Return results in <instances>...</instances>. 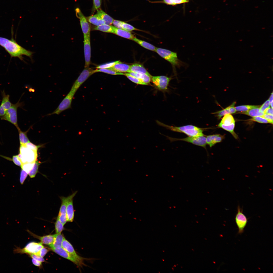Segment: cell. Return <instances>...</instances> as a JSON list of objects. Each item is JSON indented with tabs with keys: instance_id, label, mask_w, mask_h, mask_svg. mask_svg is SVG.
<instances>
[{
	"instance_id": "obj_32",
	"label": "cell",
	"mask_w": 273,
	"mask_h": 273,
	"mask_svg": "<svg viewBox=\"0 0 273 273\" xmlns=\"http://www.w3.org/2000/svg\"><path fill=\"white\" fill-rule=\"evenodd\" d=\"M114 27L113 26L104 24L97 26L94 28V30L105 32L113 33Z\"/></svg>"
},
{
	"instance_id": "obj_41",
	"label": "cell",
	"mask_w": 273,
	"mask_h": 273,
	"mask_svg": "<svg viewBox=\"0 0 273 273\" xmlns=\"http://www.w3.org/2000/svg\"><path fill=\"white\" fill-rule=\"evenodd\" d=\"M119 61H117L99 65L97 66L96 68L98 69H108L112 67L116 64L118 63Z\"/></svg>"
},
{
	"instance_id": "obj_31",
	"label": "cell",
	"mask_w": 273,
	"mask_h": 273,
	"mask_svg": "<svg viewBox=\"0 0 273 273\" xmlns=\"http://www.w3.org/2000/svg\"><path fill=\"white\" fill-rule=\"evenodd\" d=\"M235 123V120L231 114H228L224 116L219 123L225 126H228Z\"/></svg>"
},
{
	"instance_id": "obj_9",
	"label": "cell",
	"mask_w": 273,
	"mask_h": 273,
	"mask_svg": "<svg viewBox=\"0 0 273 273\" xmlns=\"http://www.w3.org/2000/svg\"><path fill=\"white\" fill-rule=\"evenodd\" d=\"M171 142L182 141L191 143L194 145L206 148V137L204 136L198 137L189 136L184 138L178 139L165 136Z\"/></svg>"
},
{
	"instance_id": "obj_18",
	"label": "cell",
	"mask_w": 273,
	"mask_h": 273,
	"mask_svg": "<svg viewBox=\"0 0 273 273\" xmlns=\"http://www.w3.org/2000/svg\"><path fill=\"white\" fill-rule=\"evenodd\" d=\"M28 231L32 236L39 240L42 244L50 245L53 243L54 240L55 234L54 235H49L43 236H40L36 235L29 230H28Z\"/></svg>"
},
{
	"instance_id": "obj_8",
	"label": "cell",
	"mask_w": 273,
	"mask_h": 273,
	"mask_svg": "<svg viewBox=\"0 0 273 273\" xmlns=\"http://www.w3.org/2000/svg\"><path fill=\"white\" fill-rule=\"evenodd\" d=\"M75 93L71 90L57 108L53 112L48 115H51L54 114L58 115L62 112L70 108L72 100Z\"/></svg>"
},
{
	"instance_id": "obj_29",
	"label": "cell",
	"mask_w": 273,
	"mask_h": 273,
	"mask_svg": "<svg viewBox=\"0 0 273 273\" xmlns=\"http://www.w3.org/2000/svg\"><path fill=\"white\" fill-rule=\"evenodd\" d=\"M87 20L90 23L97 26L105 24V22L97 14L88 17Z\"/></svg>"
},
{
	"instance_id": "obj_19",
	"label": "cell",
	"mask_w": 273,
	"mask_h": 273,
	"mask_svg": "<svg viewBox=\"0 0 273 273\" xmlns=\"http://www.w3.org/2000/svg\"><path fill=\"white\" fill-rule=\"evenodd\" d=\"M224 138V135L219 134L208 135L206 137V143L211 147L216 143L221 142Z\"/></svg>"
},
{
	"instance_id": "obj_10",
	"label": "cell",
	"mask_w": 273,
	"mask_h": 273,
	"mask_svg": "<svg viewBox=\"0 0 273 273\" xmlns=\"http://www.w3.org/2000/svg\"><path fill=\"white\" fill-rule=\"evenodd\" d=\"M171 77L164 76H152L151 80L154 86L158 89L165 91L168 89V87Z\"/></svg>"
},
{
	"instance_id": "obj_1",
	"label": "cell",
	"mask_w": 273,
	"mask_h": 273,
	"mask_svg": "<svg viewBox=\"0 0 273 273\" xmlns=\"http://www.w3.org/2000/svg\"><path fill=\"white\" fill-rule=\"evenodd\" d=\"M0 45L4 48L12 57L22 59V56L25 55L31 58L33 54V52L20 46L13 39L9 40L0 37Z\"/></svg>"
},
{
	"instance_id": "obj_50",
	"label": "cell",
	"mask_w": 273,
	"mask_h": 273,
	"mask_svg": "<svg viewBox=\"0 0 273 273\" xmlns=\"http://www.w3.org/2000/svg\"><path fill=\"white\" fill-rule=\"evenodd\" d=\"M122 21L116 20H114L112 24L116 28L121 29V25Z\"/></svg>"
},
{
	"instance_id": "obj_58",
	"label": "cell",
	"mask_w": 273,
	"mask_h": 273,
	"mask_svg": "<svg viewBox=\"0 0 273 273\" xmlns=\"http://www.w3.org/2000/svg\"><path fill=\"white\" fill-rule=\"evenodd\" d=\"M243 0V1H245V0Z\"/></svg>"
},
{
	"instance_id": "obj_3",
	"label": "cell",
	"mask_w": 273,
	"mask_h": 273,
	"mask_svg": "<svg viewBox=\"0 0 273 273\" xmlns=\"http://www.w3.org/2000/svg\"><path fill=\"white\" fill-rule=\"evenodd\" d=\"M157 53L172 65L174 74L176 75V67L180 68L185 66L186 64L180 60L178 58L177 53L168 50L156 48L155 51Z\"/></svg>"
},
{
	"instance_id": "obj_44",
	"label": "cell",
	"mask_w": 273,
	"mask_h": 273,
	"mask_svg": "<svg viewBox=\"0 0 273 273\" xmlns=\"http://www.w3.org/2000/svg\"><path fill=\"white\" fill-rule=\"evenodd\" d=\"M28 174L25 171L22 169L21 171L20 177V182L21 184H23L27 178Z\"/></svg>"
},
{
	"instance_id": "obj_42",
	"label": "cell",
	"mask_w": 273,
	"mask_h": 273,
	"mask_svg": "<svg viewBox=\"0 0 273 273\" xmlns=\"http://www.w3.org/2000/svg\"><path fill=\"white\" fill-rule=\"evenodd\" d=\"M249 120L256 121L260 123H269L268 121L261 116L254 117Z\"/></svg>"
},
{
	"instance_id": "obj_7",
	"label": "cell",
	"mask_w": 273,
	"mask_h": 273,
	"mask_svg": "<svg viewBox=\"0 0 273 273\" xmlns=\"http://www.w3.org/2000/svg\"><path fill=\"white\" fill-rule=\"evenodd\" d=\"M95 73V70L89 67H85L74 82L71 90L76 93L81 85Z\"/></svg>"
},
{
	"instance_id": "obj_49",
	"label": "cell",
	"mask_w": 273,
	"mask_h": 273,
	"mask_svg": "<svg viewBox=\"0 0 273 273\" xmlns=\"http://www.w3.org/2000/svg\"><path fill=\"white\" fill-rule=\"evenodd\" d=\"M261 117L266 119L269 123L272 124L273 115L264 113V115Z\"/></svg>"
},
{
	"instance_id": "obj_12",
	"label": "cell",
	"mask_w": 273,
	"mask_h": 273,
	"mask_svg": "<svg viewBox=\"0 0 273 273\" xmlns=\"http://www.w3.org/2000/svg\"><path fill=\"white\" fill-rule=\"evenodd\" d=\"M235 221L238 231V233L239 234L242 233L244 230L247 222V219L243 214L242 209L239 206L237 208V212L235 217Z\"/></svg>"
},
{
	"instance_id": "obj_55",
	"label": "cell",
	"mask_w": 273,
	"mask_h": 273,
	"mask_svg": "<svg viewBox=\"0 0 273 273\" xmlns=\"http://www.w3.org/2000/svg\"><path fill=\"white\" fill-rule=\"evenodd\" d=\"M163 2L164 3L168 5H174V4L171 1V0H163Z\"/></svg>"
},
{
	"instance_id": "obj_30",
	"label": "cell",
	"mask_w": 273,
	"mask_h": 273,
	"mask_svg": "<svg viewBox=\"0 0 273 273\" xmlns=\"http://www.w3.org/2000/svg\"><path fill=\"white\" fill-rule=\"evenodd\" d=\"M259 107L252 108L247 111L242 113L252 117L262 116L264 113L261 111Z\"/></svg>"
},
{
	"instance_id": "obj_54",
	"label": "cell",
	"mask_w": 273,
	"mask_h": 273,
	"mask_svg": "<svg viewBox=\"0 0 273 273\" xmlns=\"http://www.w3.org/2000/svg\"><path fill=\"white\" fill-rule=\"evenodd\" d=\"M32 262L33 264L36 266L40 267L42 265V262L33 259L32 258Z\"/></svg>"
},
{
	"instance_id": "obj_33",
	"label": "cell",
	"mask_w": 273,
	"mask_h": 273,
	"mask_svg": "<svg viewBox=\"0 0 273 273\" xmlns=\"http://www.w3.org/2000/svg\"><path fill=\"white\" fill-rule=\"evenodd\" d=\"M19 134V137L20 145H25L30 142L27 135L26 132L22 131L19 128L17 129Z\"/></svg>"
},
{
	"instance_id": "obj_39",
	"label": "cell",
	"mask_w": 273,
	"mask_h": 273,
	"mask_svg": "<svg viewBox=\"0 0 273 273\" xmlns=\"http://www.w3.org/2000/svg\"><path fill=\"white\" fill-rule=\"evenodd\" d=\"M121 29L130 32L133 30H139L130 25L122 21L121 25Z\"/></svg>"
},
{
	"instance_id": "obj_2",
	"label": "cell",
	"mask_w": 273,
	"mask_h": 273,
	"mask_svg": "<svg viewBox=\"0 0 273 273\" xmlns=\"http://www.w3.org/2000/svg\"><path fill=\"white\" fill-rule=\"evenodd\" d=\"M159 125L166 128L172 131L184 133L189 136L198 137L204 135L202 128L192 125H188L177 127L169 126L159 121H156Z\"/></svg>"
},
{
	"instance_id": "obj_36",
	"label": "cell",
	"mask_w": 273,
	"mask_h": 273,
	"mask_svg": "<svg viewBox=\"0 0 273 273\" xmlns=\"http://www.w3.org/2000/svg\"><path fill=\"white\" fill-rule=\"evenodd\" d=\"M99 72H102L112 75H124V74L123 73L117 72L107 69H98L95 70V73Z\"/></svg>"
},
{
	"instance_id": "obj_15",
	"label": "cell",
	"mask_w": 273,
	"mask_h": 273,
	"mask_svg": "<svg viewBox=\"0 0 273 273\" xmlns=\"http://www.w3.org/2000/svg\"><path fill=\"white\" fill-rule=\"evenodd\" d=\"M77 193L74 192L71 195L68 196L66 208V216L67 221L72 222L74 220V213L73 206V199Z\"/></svg>"
},
{
	"instance_id": "obj_6",
	"label": "cell",
	"mask_w": 273,
	"mask_h": 273,
	"mask_svg": "<svg viewBox=\"0 0 273 273\" xmlns=\"http://www.w3.org/2000/svg\"><path fill=\"white\" fill-rule=\"evenodd\" d=\"M44 247L41 242L38 243L31 242L28 243L24 248H21L16 247L14 249V252L16 253L26 254L29 255L35 254L41 248Z\"/></svg>"
},
{
	"instance_id": "obj_20",
	"label": "cell",
	"mask_w": 273,
	"mask_h": 273,
	"mask_svg": "<svg viewBox=\"0 0 273 273\" xmlns=\"http://www.w3.org/2000/svg\"><path fill=\"white\" fill-rule=\"evenodd\" d=\"M130 67V65L123 63L119 61L112 67L107 69L118 72L128 73L129 72Z\"/></svg>"
},
{
	"instance_id": "obj_13",
	"label": "cell",
	"mask_w": 273,
	"mask_h": 273,
	"mask_svg": "<svg viewBox=\"0 0 273 273\" xmlns=\"http://www.w3.org/2000/svg\"><path fill=\"white\" fill-rule=\"evenodd\" d=\"M76 15L80 21V25L84 35H90V28L89 23L80 10L77 8L75 10Z\"/></svg>"
},
{
	"instance_id": "obj_22",
	"label": "cell",
	"mask_w": 273,
	"mask_h": 273,
	"mask_svg": "<svg viewBox=\"0 0 273 273\" xmlns=\"http://www.w3.org/2000/svg\"><path fill=\"white\" fill-rule=\"evenodd\" d=\"M234 102L231 105L225 108L218 111L212 113L213 114H216L218 119H220L223 116L228 114H232L235 113L236 110L234 107L235 104Z\"/></svg>"
},
{
	"instance_id": "obj_5",
	"label": "cell",
	"mask_w": 273,
	"mask_h": 273,
	"mask_svg": "<svg viewBox=\"0 0 273 273\" xmlns=\"http://www.w3.org/2000/svg\"><path fill=\"white\" fill-rule=\"evenodd\" d=\"M21 104L19 101L15 104H12L5 115L1 117L2 120L9 122L14 125L17 129L19 128L17 124V110L18 108L22 105Z\"/></svg>"
},
{
	"instance_id": "obj_37",
	"label": "cell",
	"mask_w": 273,
	"mask_h": 273,
	"mask_svg": "<svg viewBox=\"0 0 273 273\" xmlns=\"http://www.w3.org/2000/svg\"><path fill=\"white\" fill-rule=\"evenodd\" d=\"M34 162L26 163L22 164L21 166L22 169L26 171L28 174L32 169Z\"/></svg>"
},
{
	"instance_id": "obj_52",
	"label": "cell",
	"mask_w": 273,
	"mask_h": 273,
	"mask_svg": "<svg viewBox=\"0 0 273 273\" xmlns=\"http://www.w3.org/2000/svg\"><path fill=\"white\" fill-rule=\"evenodd\" d=\"M174 5L188 2V0H171Z\"/></svg>"
},
{
	"instance_id": "obj_43",
	"label": "cell",
	"mask_w": 273,
	"mask_h": 273,
	"mask_svg": "<svg viewBox=\"0 0 273 273\" xmlns=\"http://www.w3.org/2000/svg\"><path fill=\"white\" fill-rule=\"evenodd\" d=\"M25 145L31 150L37 152L38 148L41 146L40 145H36L30 142L27 143Z\"/></svg>"
},
{
	"instance_id": "obj_46",
	"label": "cell",
	"mask_w": 273,
	"mask_h": 273,
	"mask_svg": "<svg viewBox=\"0 0 273 273\" xmlns=\"http://www.w3.org/2000/svg\"><path fill=\"white\" fill-rule=\"evenodd\" d=\"M12 161L15 164L21 167L22 163L18 158V155L13 156L12 157Z\"/></svg>"
},
{
	"instance_id": "obj_34",
	"label": "cell",
	"mask_w": 273,
	"mask_h": 273,
	"mask_svg": "<svg viewBox=\"0 0 273 273\" xmlns=\"http://www.w3.org/2000/svg\"><path fill=\"white\" fill-rule=\"evenodd\" d=\"M40 163V162L37 161L35 162L32 169L28 174L31 178H33L35 177L36 174L38 172V168Z\"/></svg>"
},
{
	"instance_id": "obj_24",
	"label": "cell",
	"mask_w": 273,
	"mask_h": 273,
	"mask_svg": "<svg viewBox=\"0 0 273 273\" xmlns=\"http://www.w3.org/2000/svg\"><path fill=\"white\" fill-rule=\"evenodd\" d=\"M62 247L72 255L77 257L79 256L77 253L72 245L64 237L62 242Z\"/></svg>"
},
{
	"instance_id": "obj_16",
	"label": "cell",
	"mask_w": 273,
	"mask_h": 273,
	"mask_svg": "<svg viewBox=\"0 0 273 273\" xmlns=\"http://www.w3.org/2000/svg\"><path fill=\"white\" fill-rule=\"evenodd\" d=\"M60 198L61 201V204L57 218L64 225L67 221L66 208L67 197L62 196Z\"/></svg>"
},
{
	"instance_id": "obj_11",
	"label": "cell",
	"mask_w": 273,
	"mask_h": 273,
	"mask_svg": "<svg viewBox=\"0 0 273 273\" xmlns=\"http://www.w3.org/2000/svg\"><path fill=\"white\" fill-rule=\"evenodd\" d=\"M20 153L26 163H33L36 161L37 157V152L28 148L25 145H20Z\"/></svg>"
},
{
	"instance_id": "obj_23",
	"label": "cell",
	"mask_w": 273,
	"mask_h": 273,
	"mask_svg": "<svg viewBox=\"0 0 273 273\" xmlns=\"http://www.w3.org/2000/svg\"><path fill=\"white\" fill-rule=\"evenodd\" d=\"M113 33L122 37L132 40L135 37L130 32L114 27Z\"/></svg>"
},
{
	"instance_id": "obj_25",
	"label": "cell",
	"mask_w": 273,
	"mask_h": 273,
	"mask_svg": "<svg viewBox=\"0 0 273 273\" xmlns=\"http://www.w3.org/2000/svg\"><path fill=\"white\" fill-rule=\"evenodd\" d=\"M129 75L139 79L144 83L147 85L151 80L152 76L145 74H141L133 72L126 73Z\"/></svg>"
},
{
	"instance_id": "obj_56",
	"label": "cell",
	"mask_w": 273,
	"mask_h": 273,
	"mask_svg": "<svg viewBox=\"0 0 273 273\" xmlns=\"http://www.w3.org/2000/svg\"><path fill=\"white\" fill-rule=\"evenodd\" d=\"M270 102V104L273 102V93H271V95L269 99Z\"/></svg>"
},
{
	"instance_id": "obj_17",
	"label": "cell",
	"mask_w": 273,
	"mask_h": 273,
	"mask_svg": "<svg viewBox=\"0 0 273 273\" xmlns=\"http://www.w3.org/2000/svg\"><path fill=\"white\" fill-rule=\"evenodd\" d=\"M3 98L0 106V117L3 116L11 107L13 104L9 100V96L6 95L4 91L2 93Z\"/></svg>"
},
{
	"instance_id": "obj_53",
	"label": "cell",
	"mask_w": 273,
	"mask_h": 273,
	"mask_svg": "<svg viewBox=\"0 0 273 273\" xmlns=\"http://www.w3.org/2000/svg\"><path fill=\"white\" fill-rule=\"evenodd\" d=\"M264 113L273 115L272 108L269 107L266 109L264 112Z\"/></svg>"
},
{
	"instance_id": "obj_27",
	"label": "cell",
	"mask_w": 273,
	"mask_h": 273,
	"mask_svg": "<svg viewBox=\"0 0 273 273\" xmlns=\"http://www.w3.org/2000/svg\"><path fill=\"white\" fill-rule=\"evenodd\" d=\"M97 14L105 22V24L110 25L112 24L114 19L102 10H98Z\"/></svg>"
},
{
	"instance_id": "obj_47",
	"label": "cell",
	"mask_w": 273,
	"mask_h": 273,
	"mask_svg": "<svg viewBox=\"0 0 273 273\" xmlns=\"http://www.w3.org/2000/svg\"><path fill=\"white\" fill-rule=\"evenodd\" d=\"M270 105V102L269 99H268L265 102L261 105L260 108V109L261 111L264 112L265 110L269 107Z\"/></svg>"
},
{
	"instance_id": "obj_28",
	"label": "cell",
	"mask_w": 273,
	"mask_h": 273,
	"mask_svg": "<svg viewBox=\"0 0 273 273\" xmlns=\"http://www.w3.org/2000/svg\"><path fill=\"white\" fill-rule=\"evenodd\" d=\"M132 40L147 49L155 52L156 47L148 42L137 38L135 37Z\"/></svg>"
},
{
	"instance_id": "obj_14",
	"label": "cell",
	"mask_w": 273,
	"mask_h": 273,
	"mask_svg": "<svg viewBox=\"0 0 273 273\" xmlns=\"http://www.w3.org/2000/svg\"><path fill=\"white\" fill-rule=\"evenodd\" d=\"M84 51L85 59V68L89 67L90 62L91 47L90 35H84Z\"/></svg>"
},
{
	"instance_id": "obj_35",
	"label": "cell",
	"mask_w": 273,
	"mask_h": 273,
	"mask_svg": "<svg viewBox=\"0 0 273 273\" xmlns=\"http://www.w3.org/2000/svg\"><path fill=\"white\" fill-rule=\"evenodd\" d=\"M260 106L252 105H243L237 106L235 107L236 111L241 112H245L247 111L252 108L259 107Z\"/></svg>"
},
{
	"instance_id": "obj_4",
	"label": "cell",
	"mask_w": 273,
	"mask_h": 273,
	"mask_svg": "<svg viewBox=\"0 0 273 273\" xmlns=\"http://www.w3.org/2000/svg\"><path fill=\"white\" fill-rule=\"evenodd\" d=\"M53 251L59 255L73 262L79 268L82 267L86 265L84 263V260L89 259L79 256L77 257L69 253L62 247L51 249Z\"/></svg>"
},
{
	"instance_id": "obj_26",
	"label": "cell",
	"mask_w": 273,
	"mask_h": 273,
	"mask_svg": "<svg viewBox=\"0 0 273 273\" xmlns=\"http://www.w3.org/2000/svg\"><path fill=\"white\" fill-rule=\"evenodd\" d=\"M55 237L53 243L49 245L51 249L62 247V244L64 237L61 234H55Z\"/></svg>"
},
{
	"instance_id": "obj_40",
	"label": "cell",
	"mask_w": 273,
	"mask_h": 273,
	"mask_svg": "<svg viewBox=\"0 0 273 273\" xmlns=\"http://www.w3.org/2000/svg\"><path fill=\"white\" fill-rule=\"evenodd\" d=\"M124 75H125L128 79L133 82L137 84L142 85H146V84L144 83L141 80L139 79L128 75L126 73H124Z\"/></svg>"
},
{
	"instance_id": "obj_57",
	"label": "cell",
	"mask_w": 273,
	"mask_h": 273,
	"mask_svg": "<svg viewBox=\"0 0 273 273\" xmlns=\"http://www.w3.org/2000/svg\"><path fill=\"white\" fill-rule=\"evenodd\" d=\"M258 7V6H256V7H255V8H257Z\"/></svg>"
},
{
	"instance_id": "obj_48",
	"label": "cell",
	"mask_w": 273,
	"mask_h": 273,
	"mask_svg": "<svg viewBox=\"0 0 273 273\" xmlns=\"http://www.w3.org/2000/svg\"><path fill=\"white\" fill-rule=\"evenodd\" d=\"M29 255L32 258L35 259L41 262L45 261L43 257L34 254H31Z\"/></svg>"
},
{
	"instance_id": "obj_21",
	"label": "cell",
	"mask_w": 273,
	"mask_h": 273,
	"mask_svg": "<svg viewBox=\"0 0 273 273\" xmlns=\"http://www.w3.org/2000/svg\"><path fill=\"white\" fill-rule=\"evenodd\" d=\"M130 72L151 75L142 65L138 63H135L130 65L129 73Z\"/></svg>"
},
{
	"instance_id": "obj_51",
	"label": "cell",
	"mask_w": 273,
	"mask_h": 273,
	"mask_svg": "<svg viewBox=\"0 0 273 273\" xmlns=\"http://www.w3.org/2000/svg\"><path fill=\"white\" fill-rule=\"evenodd\" d=\"M93 3L95 8L97 9L100 7L101 0H93Z\"/></svg>"
},
{
	"instance_id": "obj_38",
	"label": "cell",
	"mask_w": 273,
	"mask_h": 273,
	"mask_svg": "<svg viewBox=\"0 0 273 273\" xmlns=\"http://www.w3.org/2000/svg\"><path fill=\"white\" fill-rule=\"evenodd\" d=\"M63 225L57 218L55 223V229L56 234L61 233L64 229Z\"/></svg>"
},
{
	"instance_id": "obj_45",
	"label": "cell",
	"mask_w": 273,
	"mask_h": 273,
	"mask_svg": "<svg viewBox=\"0 0 273 273\" xmlns=\"http://www.w3.org/2000/svg\"><path fill=\"white\" fill-rule=\"evenodd\" d=\"M49 250L43 247L41 248L38 252L35 254L42 257H43L48 252Z\"/></svg>"
}]
</instances>
